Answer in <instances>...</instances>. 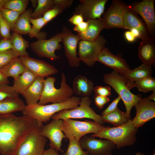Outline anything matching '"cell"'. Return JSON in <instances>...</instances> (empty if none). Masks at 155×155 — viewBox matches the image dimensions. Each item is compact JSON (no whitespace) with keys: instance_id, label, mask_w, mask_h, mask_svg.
<instances>
[{"instance_id":"cell-1","label":"cell","mask_w":155,"mask_h":155,"mask_svg":"<svg viewBox=\"0 0 155 155\" xmlns=\"http://www.w3.org/2000/svg\"><path fill=\"white\" fill-rule=\"evenodd\" d=\"M40 124L23 115H0V155H15L26 136Z\"/></svg>"},{"instance_id":"cell-2","label":"cell","mask_w":155,"mask_h":155,"mask_svg":"<svg viewBox=\"0 0 155 155\" xmlns=\"http://www.w3.org/2000/svg\"><path fill=\"white\" fill-rule=\"evenodd\" d=\"M138 128L134 126L131 119L119 126L105 127L97 133L91 135L94 137L104 138L113 142L119 149L132 146L137 140Z\"/></svg>"},{"instance_id":"cell-3","label":"cell","mask_w":155,"mask_h":155,"mask_svg":"<svg viewBox=\"0 0 155 155\" xmlns=\"http://www.w3.org/2000/svg\"><path fill=\"white\" fill-rule=\"evenodd\" d=\"M103 81L112 86L123 102L126 108L125 112L128 119H131V112L136 103L142 97L131 93L130 90L135 87V82L125 78L123 75L113 70L104 74Z\"/></svg>"},{"instance_id":"cell-4","label":"cell","mask_w":155,"mask_h":155,"mask_svg":"<svg viewBox=\"0 0 155 155\" xmlns=\"http://www.w3.org/2000/svg\"><path fill=\"white\" fill-rule=\"evenodd\" d=\"M81 98L73 96L66 101L60 103L40 105L38 103L34 105H26L22 112L23 115L42 123L49 121L53 115L62 110L75 108L79 105Z\"/></svg>"},{"instance_id":"cell-5","label":"cell","mask_w":155,"mask_h":155,"mask_svg":"<svg viewBox=\"0 0 155 155\" xmlns=\"http://www.w3.org/2000/svg\"><path fill=\"white\" fill-rule=\"evenodd\" d=\"M56 80L55 77L48 76L44 80L43 91L38 104L45 105L49 103H60L66 101L74 93L73 89L67 84L65 74L61 73L60 87L55 88L54 84Z\"/></svg>"},{"instance_id":"cell-6","label":"cell","mask_w":155,"mask_h":155,"mask_svg":"<svg viewBox=\"0 0 155 155\" xmlns=\"http://www.w3.org/2000/svg\"><path fill=\"white\" fill-rule=\"evenodd\" d=\"M105 127L94 121H80L68 119L63 120L62 129L66 138L79 141L84 136L96 133Z\"/></svg>"},{"instance_id":"cell-7","label":"cell","mask_w":155,"mask_h":155,"mask_svg":"<svg viewBox=\"0 0 155 155\" xmlns=\"http://www.w3.org/2000/svg\"><path fill=\"white\" fill-rule=\"evenodd\" d=\"M92 102L89 96L82 97L78 106L71 109H65L55 114L52 119L64 120L68 119L87 118L103 125L104 123L101 116L97 114L90 107Z\"/></svg>"},{"instance_id":"cell-8","label":"cell","mask_w":155,"mask_h":155,"mask_svg":"<svg viewBox=\"0 0 155 155\" xmlns=\"http://www.w3.org/2000/svg\"><path fill=\"white\" fill-rule=\"evenodd\" d=\"M42 125L40 124L26 136L15 155H42L47 141L41 133Z\"/></svg>"},{"instance_id":"cell-9","label":"cell","mask_w":155,"mask_h":155,"mask_svg":"<svg viewBox=\"0 0 155 155\" xmlns=\"http://www.w3.org/2000/svg\"><path fill=\"white\" fill-rule=\"evenodd\" d=\"M107 43L102 35L94 41L80 40L78 43V57L87 65L92 67L95 64L99 53Z\"/></svg>"},{"instance_id":"cell-10","label":"cell","mask_w":155,"mask_h":155,"mask_svg":"<svg viewBox=\"0 0 155 155\" xmlns=\"http://www.w3.org/2000/svg\"><path fill=\"white\" fill-rule=\"evenodd\" d=\"M129 9L128 5L123 1L113 0L102 18L104 29H124L123 17L125 12Z\"/></svg>"},{"instance_id":"cell-11","label":"cell","mask_w":155,"mask_h":155,"mask_svg":"<svg viewBox=\"0 0 155 155\" xmlns=\"http://www.w3.org/2000/svg\"><path fill=\"white\" fill-rule=\"evenodd\" d=\"M62 42L61 33H59L49 39L38 40L30 44L32 50L39 57H46L55 61L59 58L56 55V50H60Z\"/></svg>"},{"instance_id":"cell-12","label":"cell","mask_w":155,"mask_h":155,"mask_svg":"<svg viewBox=\"0 0 155 155\" xmlns=\"http://www.w3.org/2000/svg\"><path fill=\"white\" fill-rule=\"evenodd\" d=\"M154 0H143L129 4V9L139 14L145 22L150 37H155V13Z\"/></svg>"},{"instance_id":"cell-13","label":"cell","mask_w":155,"mask_h":155,"mask_svg":"<svg viewBox=\"0 0 155 155\" xmlns=\"http://www.w3.org/2000/svg\"><path fill=\"white\" fill-rule=\"evenodd\" d=\"M79 142L82 148L89 155H111L113 150L116 148L112 142L98 139L91 135L84 136Z\"/></svg>"},{"instance_id":"cell-14","label":"cell","mask_w":155,"mask_h":155,"mask_svg":"<svg viewBox=\"0 0 155 155\" xmlns=\"http://www.w3.org/2000/svg\"><path fill=\"white\" fill-rule=\"evenodd\" d=\"M63 120L52 119L49 123L41 127V133L50 141V148L62 153L63 150L61 148L62 141L65 136L62 129Z\"/></svg>"},{"instance_id":"cell-15","label":"cell","mask_w":155,"mask_h":155,"mask_svg":"<svg viewBox=\"0 0 155 155\" xmlns=\"http://www.w3.org/2000/svg\"><path fill=\"white\" fill-rule=\"evenodd\" d=\"M61 33L65 54L69 65L73 67H79L80 61L77 56V48L80 40L79 36L65 26L63 27Z\"/></svg>"},{"instance_id":"cell-16","label":"cell","mask_w":155,"mask_h":155,"mask_svg":"<svg viewBox=\"0 0 155 155\" xmlns=\"http://www.w3.org/2000/svg\"><path fill=\"white\" fill-rule=\"evenodd\" d=\"M73 13L81 15L84 20L100 19L108 0H80Z\"/></svg>"},{"instance_id":"cell-17","label":"cell","mask_w":155,"mask_h":155,"mask_svg":"<svg viewBox=\"0 0 155 155\" xmlns=\"http://www.w3.org/2000/svg\"><path fill=\"white\" fill-rule=\"evenodd\" d=\"M134 106L136 113L132 121L136 128L142 127L155 117V102L147 97L142 98Z\"/></svg>"},{"instance_id":"cell-18","label":"cell","mask_w":155,"mask_h":155,"mask_svg":"<svg viewBox=\"0 0 155 155\" xmlns=\"http://www.w3.org/2000/svg\"><path fill=\"white\" fill-rule=\"evenodd\" d=\"M96 61L110 67L124 76L130 70L126 60L119 55H115L108 49L105 47L99 53Z\"/></svg>"},{"instance_id":"cell-19","label":"cell","mask_w":155,"mask_h":155,"mask_svg":"<svg viewBox=\"0 0 155 155\" xmlns=\"http://www.w3.org/2000/svg\"><path fill=\"white\" fill-rule=\"evenodd\" d=\"M19 57L26 67L37 77H47L58 73L56 67L44 61L33 58L28 55Z\"/></svg>"},{"instance_id":"cell-20","label":"cell","mask_w":155,"mask_h":155,"mask_svg":"<svg viewBox=\"0 0 155 155\" xmlns=\"http://www.w3.org/2000/svg\"><path fill=\"white\" fill-rule=\"evenodd\" d=\"M32 9L30 8L26 10L19 17L15 24L13 32L20 34L28 35L30 38L36 37L38 40L46 39L47 33L45 32H41L39 34L34 32L30 25V19L32 12Z\"/></svg>"},{"instance_id":"cell-21","label":"cell","mask_w":155,"mask_h":155,"mask_svg":"<svg viewBox=\"0 0 155 155\" xmlns=\"http://www.w3.org/2000/svg\"><path fill=\"white\" fill-rule=\"evenodd\" d=\"M138 57L146 65L151 66L155 61V37H149L142 40L138 47Z\"/></svg>"},{"instance_id":"cell-22","label":"cell","mask_w":155,"mask_h":155,"mask_svg":"<svg viewBox=\"0 0 155 155\" xmlns=\"http://www.w3.org/2000/svg\"><path fill=\"white\" fill-rule=\"evenodd\" d=\"M123 27L125 29L130 30L133 28L140 32L142 40L150 36L145 23L134 11L128 9L124 13Z\"/></svg>"},{"instance_id":"cell-23","label":"cell","mask_w":155,"mask_h":155,"mask_svg":"<svg viewBox=\"0 0 155 155\" xmlns=\"http://www.w3.org/2000/svg\"><path fill=\"white\" fill-rule=\"evenodd\" d=\"M44 77L37 76L32 84L22 94L27 105L36 104L39 101L44 86Z\"/></svg>"},{"instance_id":"cell-24","label":"cell","mask_w":155,"mask_h":155,"mask_svg":"<svg viewBox=\"0 0 155 155\" xmlns=\"http://www.w3.org/2000/svg\"><path fill=\"white\" fill-rule=\"evenodd\" d=\"M74 93L82 97L89 96L94 87L92 82L82 75H79L74 78L73 82Z\"/></svg>"},{"instance_id":"cell-25","label":"cell","mask_w":155,"mask_h":155,"mask_svg":"<svg viewBox=\"0 0 155 155\" xmlns=\"http://www.w3.org/2000/svg\"><path fill=\"white\" fill-rule=\"evenodd\" d=\"M88 26L84 33L78 34L80 40L94 41L99 36L101 31L104 29L102 18L87 21Z\"/></svg>"},{"instance_id":"cell-26","label":"cell","mask_w":155,"mask_h":155,"mask_svg":"<svg viewBox=\"0 0 155 155\" xmlns=\"http://www.w3.org/2000/svg\"><path fill=\"white\" fill-rule=\"evenodd\" d=\"M26 106L18 96L7 98L0 101V115L22 112Z\"/></svg>"},{"instance_id":"cell-27","label":"cell","mask_w":155,"mask_h":155,"mask_svg":"<svg viewBox=\"0 0 155 155\" xmlns=\"http://www.w3.org/2000/svg\"><path fill=\"white\" fill-rule=\"evenodd\" d=\"M37 76L26 67L24 72L14 79L12 86L18 94H22L32 84Z\"/></svg>"},{"instance_id":"cell-28","label":"cell","mask_w":155,"mask_h":155,"mask_svg":"<svg viewBox=\"0 0 155 155\" xmlns=\"http://www.w3.org/2000/svg\"><path fill=\"white\" fill-rule=\"evenodd\" d=\"M12 49L19 57L28 56L26 49L30 46L29 42L24 39L20 34L13 31L10 39Z\"/></svg>"},{"instance_id":"cell-29","label":"cell","mask_w":155,"mask_h":155,"mask_svg":"<svg viewBox=\"0 0 155 155\" xmlns=\"http://www.w3.org/2000/svg\"><path fill=\"white\" fill-rule=\"evenodd\" d=\"M26 68L20 58L18 57L12 60L0 70L6 77H11L14 79L21 74Z\"/></svg>"},{"instance_id":"cell-30","label":"cell","mask_w":155,"mask_h":155,"mask_svg":"<svg viewBox=\"0 0 155 155\" xmlns=\"http://www.w3.org/2000/svg\"><path fill=\"white\" fill-rule=\"evenodd\" d=\"M153 71L151 66L142 63L137 67L130 70L123 76L125 78L135 82L145 78L152 76Z\"/></svg>"},{"instance_id":"cell-31","label":"cell","mask_w":155,"mask_h":155,"mask_svg":"<svg viewBox=\"0 0 155 155\" xmlns=\"http://www.w3.org/2000/svg\"><path fill=\"white\" fill-rule=\"evenodd\" d=\"M100 116L104 123H110L115 127L121 125L126 123L129 120L125 113L121 111L118 107L113 112Z\"/></svg>"},{"instance_id":"cell-32","label":"cell","mask_w":155,"mask_h":155,"mask_svg":"<svg viewBox=\"0 0 155 155\" xmlns=\"http://www.w3.org/2000/svg\"><path fill=\"white\" fill-rule=\"evenodd\" d=\"M54 5L53 0H38L37 5L32 13L30 18L36 19L42 17Z\"/></svg>"},{"instance_id":"cell-33","label":"cell","mask_w":155,"mask_h":155,"mask_svg":"<svg viewBox=\"0 0 155 155\" xmlns=\"http://www.w3.org/2000/svg\"><path fill=\"white\" fill-rule=\"evenodd\" d=\"M135 84L140 91L146 93L155 91V79L152 76L138 80Z\"/></svg>"},{"instance_id":"cell-34","label":"cell","mask_w":155,"mask_h":155,"mask_svg":"<svg viewBox=\"0 0 155 155\" xmlns=\"http://www.w3.org/2000/svg\"><path fill=\"white\" fill-rule=\"evenodd\" d=\"M29 2L28 0H6L3 7L16 11L22 14L26 10Z\"/></svg>"},{"instance_id":"cell-35","label":"cell","mask_w":155,"mask_h":155,"mask_svg":"<svg viewBox=\"0 0 155 155\" xmlns=\"http://www.w3.org/2000/svg\"><path fill=\"white\" fill-rule=\"evenodd\" d=\"M1 15L13 31L16 22L21 14L16 11L3 7L0 10Z\"/></svg>"},{"instance_id":"cell-36","label":"cell","mask_w":155,"mask_h":155,"mask_svg":"<svg viewBox=\"0 0 155 155\" xmlns=\"http://www.w3.org/2000/svg\"><path fill=\"white\" fill-rule=\"evenodd\" d=\"M69 140L67 150L62 155H88V152L82 148L79 141L73 139Z\"/></svg>"},{"instance_id":"cell-37","label":"cell","mask_w":155,"mask_h":155,"mask_svg":"<svg viewBox=\"0 0 155 155\" xmlns=\"http://www.w3.org/2000/svg\"><path fill=\"white\" fill-rule=\"evenodd\" d=\"M19 57L12 49L0 52V70L14 59Z\"/></svg>"},{"instance_id":"cell-38","label":"cell","mask_w":155,"mask_h":155,"mask_svg":"<svg viewBox=\"0 0 155 155\" xmlns=\"http://www.w3.org/2000/svg\"><path fill=\"white\" fill-rule=\"evenodd\" d=\"M12 86L8 84H0V101L9 97L18 96Z\"/></svg>"},{"instance_id":"cell-39","label":"cell","mask_w":155,"mask_h":155,"mask_svg":"<svg viewBox=\"0 0 155 155\" xmlns=\"http://www.w3.org/2000/svg\"><path fill=\"white\" fill-rule=\"evenodd\" d=\"M64 10L59 6L54 5L47 11L42 16V18L47 23L58 15L62 13Z\"/></svg>"},{"instance_id":"cell-40","label":"cell","mask_w":155,"mask_h":155,"mask_svg":"<svg viewBox=\"0 0 155 155\" xmlns=\"http://www.w3.org/2000/svg\"><path fill=\"white\" fill-rule=\"evenodd\" d=\"M10 30L9 25L3 18L0 11V34L3 38L10 39Z\"/></svg>"},{"instance_id":"cell-41","label":"cell","mask_w":155,"mask_h":155,"mask_svg":"<svg viewBox=\"0 0 155 155\" xmlns=\"http://www.w3.org/2000/svg\"><path fill=\"white\" fill-rule=\"evenodd\" d=\"M30 22L32 24V31L36 34L40 33L41 32L40 31L41 29L47 24L42 17L36 19L30 18Z\"/></svg>"},{"instance_id":"cell-42","label":"cell","mask_w":155,"mask_h":155,"mask_svg":"<svg viewBox=\"0 0 155 155\" xmlns=\"http://www.w3.org/2000/svg\"><path fill=\"white\" fill-rule=\"evenodd\" d=\"M95 94L108 97L111 95V89L109 86H97L94 87Z\"/></svg>"},{"instance_id":"cell-43","label":"cell","mask_w":155,"mask_h":155,"mask_svg":"<svg viewBox=\"0 0 155 155\" xmlns=\"http://www.w3.org/2000/svg\"><path fill=\"white\" fill-rule=\"evenodd\" d=\"M94 102L96 106L100 109H102L104 105L110 100L108 97L95 94L94 97Z\"/></svg>"},{"instance_id":"cell-44","label":"cell","mask_w":155,"mask_h":155,"mask_svg":"<svg viewBox=\"0 0 155 155\" xmlns=\"http://www.w3.org/2000/svg\"><path fill=\"white\" fill-rule=\"evenodd\" d=\"M121 100V98L119 96L116 98L107 108L102 113L101 115H106L115 111L117 108L118 104Z\"/></svg>"},{"instance_id":"cell-45","label":"cell","mask_w":155,"mask_h":155,"mask_svg":"<svg viewBox=\"0 0 155 155\" xmlns=\"http://www.w3.org/2000/svg\"><path fill=\"white\" fill-rule=\"evenodd\" d=\"M73 0H53L54 5L60 6L64 10L73 5Z\"/></svg>"},{"instance_id":"cell-46","label":"cell","mask_w":155,"mask_h":155,"mask_svg":"<svg viewBox=\"0 0 155 155\" xmlns=\"http://www.w3.org/2000/svg\"><path fill=\"white\" fill-rule=\"evenodd\" d=\"M11 49L12 44L10 39L3 38L0 41V52Z\"/></svg>"},{"instance_id":"cell-47","label":"cell","mask_w":155,"mask_h":155,"mask_svg":"<svg viewBox=\"0 0 155 155\" xmlns=\"http://www.w3.org/2000/svg\"><path fill=\"white\" fill-rule=\"evenodd\" d=\"M88 22L83 21L79 24L75 26L73 28V30L78 33L80 34L84 32L86 30L88 26Z\"/></svg>"},{"instance_id":"cell-48","label":"cell","mask_w":155,"mask_h":155,"mask_svg":"<svg viewBox=\"0 0 155 155\" xmlns=\"http://www.w3.org/2000/svg\"><path fill=\"white\" fill-rule=\"evenodd\" d=\"M69 21L71 24L76 26L84 21V19L81 15L75 14L69 18Z\"/></svg>"},{"instance_id":"cell-49","label":"cell","mask_w":155,"mask_h":155,"mask_svg":"<svg viewBox=\"0 0 155 155\" xmlns=\"http://www.w3.org/2000/svg\"><path fill=\"white\" fill-rule=\"evenodd\" d=\"M124 36L126 40L130 42H133L136 38L129 30L125 32Z\"/></svg>"},{"instance_id":"cell-50","label":"cell","mask_w":155,"mask_h":155,"mask_svg":"<svg viewBox=\"0 0 155 155\" xmlns=\"http://www.w3.org/2000/svg\"><path fill=\"white\" fill-rule=\"evenodd\" d=\"M42 155H61L59 154L58 151L54 149L50 148L46 150H44Z\"/></svg>"},{"instance_id":"cell-51","label":"cell","mask_w":155,"mask_h":155,"mask_svg":"<svg viewBox=\"0 0 155 155\" xmlns=\"http://www.w3.org/2000/svg\"><path fill=\"white\" fill-rule=\"evenodd\" d=\"M9 83L8 78L3 75L0 70V84H8Z\"/></svg>"},{"instance_id":"cell-52","label":"cell","mask_w":155,"mask_h":155,"mask_svg":"<svg viewBox=\"0 0 155 155\" xmlns=\"http://www.w3.org/2000/svg\"><path fill=\"white\" fill-rule=\"evenodd\" d=\"M133 36L136 38H139L141 39V36L139 31L135 28H131L129 30Z\"/></svg>"},{"instance_id":"cell-53","label":"cell","mask_w":155,"mask_h":155,"mask_svg":"<svg viewBox=\"0 0 155 155\" xmlns=\"http://www.w3.org/2000/svg\"><path fill=\"white\" fill-rule=\"evenodd\" d=\"M147 98L150 100H153L155 101V91L153 92L152 94L149 96Z\"/></svg>"},{"instance_id":"cell-54","label":"cell","mask_w":155,"mask_h":155,"mask_svg":"<svg viewBox=\"0 0 155 155\" xmlns=\"http://www.w3.org/2000/svg\"><path fill=\"white\" fill-rule=\"evenodd\" d=\"M30 1L32 2L33 7L35 8L38 4V0H31Z\"/></svg>"},{"instance_id":"cell-55","label":"cell","mask_w":155,"mask_h":155,"mask_svg":"<svg viewBox=\"0 0 155 155\" xmlns=\"http://www.w3.org/2000/svg\"><path fill=\"white\" fill-rule=\"evenodd\" d=\"M6 0H0V10L3 7Z\"/></svg>"},{"instance_id":"cell-56","label":"cell","mask_w":155,"mask_h":155,"mask_svg":"<svg viewBox=\"0 0 155 155\" xmlns=\"http://www.w3.org/2000/svg\"><path fill=\"white\" fill-rule=\"evenodd\" d=\"M135 155H145V154L142 152H139L136 153Z\"/></svg>"},{"instance_id":"cell-57","label":"cell","mask_w":155,"mask_h":155,"mask_svg":"<svg viewBox=\"0 0 155 155\" xmlns=\"http://www.w3.org/2000/svg\"><path fill=\"white\" fill-rule=\"evenodd\" d=\"M152 155H155V151L154 152V153L152 154Z\"/></svg>"}]
</instances>
